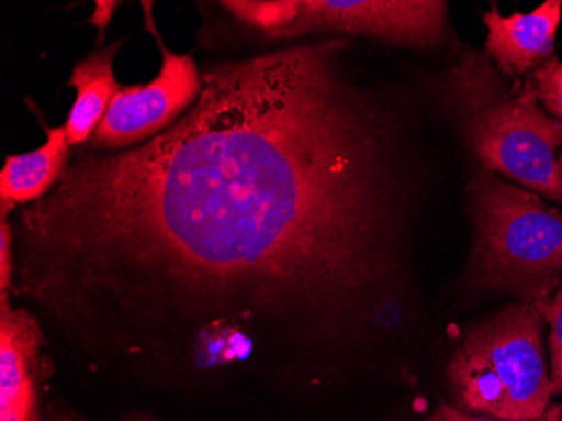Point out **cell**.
<instances>
[{
    "mask_svg": "<svg viewBox=\"0 0 562 421\" xmlns=\"http://www.w3.org/2000/svg\"><path fill=\"white\" fill-rule=\"evenodd\" d=\"M448 8L438 0H299L289 37L331 33L431 47L447 33Z\"/></svg>",
    "mask_w": 562,
    "mask_h": 421,
    "instance_id": "8992f818",
    "label": "cell"
},
{
    "mask_svg": "<svg viewBox=\"0 0 562 421\" xmlns=\"http://www.w3.org/2000/svg\"><path fill=\"white\" fill-rule=\"evenodd\" d=\"M469 191L475 233L470 280L544 315L562 281V209L485 169L475 170Z\"/></svg>",
    "mask_w": 562,
    "mask_h": 421,
    "instance_id": "3957f363",
    "label": "cell"
},
{
    "mask_svg": "<svg viewBox=\"0 0 562 421\" xmlns=\"http://www.w3.org/2000/svg\"><path fill=\"white\" fill-rule=\"evenodd\" d=\"M49 421H85L81 418L72 417V414L65 413L63 410H50L49 408ZM128 421H150L147 418H134V420Z\"/></svg>",
    "mask_w": 562,
    "mask_h": 421,
    "instance_id": "e0dca14e",
    "label": "cell"
},
{
    "mask_svg": "<svg viewBox=\"0 0 562 421\" xmlns=\"http://www.w3.org/2000/svg\"><path fill=\"white\" fill-rule=\"evenodd\" d=\"M46 144L25 154L9 155L0 173V217L18 206L33 204L63 179L72 159L65 125L46 126Z\"/></svg>",
    "mask_w": 562,
    "mask_h": 421,
    "instance_id": "9c48e42d",
    "label": "cell"
},
{
    "mask_svg": "<svg viewBox=\"0 0 562 421\" xmlns=\"http://www.w3.org/2000/svg\"><path fill=\"white\" fill-rule=\"evenodd\" d=\"M530 421H562V405H549L548 410L541 417L533 418Z\"/></svg>",
    "mask_w": 562,
    "mask_h": 421,
    "instance_id": "2e32d148",
    "label": "cell"
},
{
    "mask_svg": "<svg viewBox=\"0 0 562 421\" xmlns=\"http://www.w3.org/2000/svg\"><path fill=\"white\" fill-rule=\"evenodd\" d=\"M549 322V354H551L552 397L562 395V281L544 310Z\"/></svg>",
    "mask_w": 562,
    "mask_h": 421,
    "instance_id": "7c38bea8",
    "label": "cell"
},
{
    "mask_svg": "<svg viewBox=\"0 0 562 421\" xmlns=\"http://www.w3.org/2000/svg\"><path fill=\"white\" fill-rule=\"evenodd\" d=\"M530 84L542 109L562 123V63L552 56L533 71Z\"/></svg>",
    "mask_w": 562,
    "mask_h": 421,
    "instance_id": "8fae6325",
    "label": "cell"
},
{
    "mask_svg": "<svg viewBox=\"0 0 562 421\" xmlns=\"http://www.w3.org/2000/svg\"><path fill=\"white\" fill-rule=\"evenodd\" d=\"M116 2H97V12L91 15V24L98 25V30L103 31L116 9Z\"/></svg>",
    "mask_w": 562,
    "mask_h": 421,
    "instance_id": "9a60e30c",
    "label": "cell"
},
{
    "mask_svg": "<svg viewBox=\"0 0 562 421\" xmlns=\"http://www.w3.org/2000/svg\"><path fill=\"white\" fill-rule=\"evenodd\" d=\"M15 245L11 221L0 217V297L9 296L14 287Z\"/></svg>",
    "mask_w": 562,
    "mask_h": 421,
    "instance_id": "4fadbf2b",
    "label": "cell"
},
{
    "mask_svg": "<svg viewBox=\"0 0 562 421\" xmlns=\"http://www.w3.org/2000/svg\"><path fill=\"white\" fill-rule=\"evenodd\" d=\"M558 167H559V173H561V176H562V152H561V154L558 155Z\"/></svg>",
    "mask_w": 562,
    "mask_h": 421,
    "instance_id": "ac0fdd59",
    "label": "cell"
},
{
    "mask_svg": "<svg viewBox=\"0 0 562 421\" xmlns=\"http://www.w3.org/2000/svg\"><path fill=\"white\" fill-rule=\"evenodd\" d=\"M561 11V0H548L529 14L502 15L497 5L483 14L488 31L485 49L502 76L520 78L552 58Z\"/></svg>",
    "mask_w": 562,
    "mask_h": 421,
    "instance_id": "ba28073f",
    "label": "cell"
},
{
    "mask_svg": "<svg viewBox=\"0 0 562 421\" xmlns=\"http://www.w3.org/2000/svg\"><path fill=\"white\" fill-rule=\"evenodd\" d=\"M157 36V31L151 27ZM162 68L150 84L120 87L88 144L87 151H123L137 147L179 122L198 101L202 73L191 55H177L164 46Z\"/></svg>",
    "mask_w": 562,
    "mask_h": 421,
    "instance_id": "5b68a950",
    "label": "cell"
},
{
    "mask_svg": "<svg viewBox=\"0 0 562 421\" xmlns=\"http://www.w3.org/2000/svg\"><path fill=\"white\" fill-rule=\"evenodd\" d=\"M542 315L516 303L475 325L460 344L448 379L458 405L508 421L541 417L552 397Z\"/></svg>",
    "mask_w": 562,
    "mask_h": 421,
    "instance_id": "277c9868",
    "label": "cell"
},
{
    "mask_svg": "<svg viewBox=\"0 0 562 421\" xmlns=\"http://www.w3.org/2000/svg\"><path fill=\"white\" fill-rule=\"evenodd\" d=\"M438 93L482 169L562 204V123L542 109L530 80L508 88L487 55L469 49L441 76Z\"/></svg>",
    "mask_w": 562,
    "mask_h": 421,
    "instance_id": "7a4b0ae2",
    "label": "cell"
},
{
    "mask_svg": "<svg viewBox=\"0 0 562 421\" xmlns=\"http://www.w3.org/2000/svg\"><path fill=\"white\" fill-rule=\"evenodd\" d=\"M47 335L37 315L0 297V421H41Z\"/></svg>",
    "mask_w": 562,
    "mask_h": 421,
    "instance_id": "52a82bcc",
    "label": "cell"
},
{
    "mask_svg": "<svg viewBox=\"0 0 562 421\" xmlns=\"http://www.w3.org/2000/svg\"><path fill=\"white\" fill-rule=\"evenodd\" d=\"M347 37L227 59L191 110L72 155L12 224L14 290L91 375L226 385L260 344L350 350L396 296L403 122Z\"/></svg>",
    "mask_w": 562,
    "mask_h": 421,
    "instance_id": "6da1fadb",
    "label": "cell"
},
{
    "mask_svg": "<svg viewBox=\"0 0 562 421\" xmlns=\"http://www.w3.org/2000/svg\"><path fill=\"white\" fill-rule=\"evenodd\" d=\"M120 47L122 41L98 47L72 68L68 87L75 88L76 98L65 125L71 147L88 144L120 90L113 73V62Z\"/></svg>",
    "mask_w": 562,
    "mask_h": 421,
    "instance_id": "30bf717a",
    "label": "cell"
},
{
    "mask_svg": "<svg viewBox=\"0 0 562 421\" xmlns=\"http://www.w3.org/2000/svg\"><path fill=\"white\" fill-rule=\"evenodd\" d=\"M426 421H508L501 420L494 417H472V414L463 413L458 408L450 407V405L441 403L437 413L431 414Z\"/></svg>",
    "mask_w": 562,
    "mask_h": 421,
    "instance_id": "5bb4252c",
    "label": "cell"
}]
</instances>
